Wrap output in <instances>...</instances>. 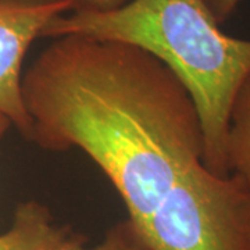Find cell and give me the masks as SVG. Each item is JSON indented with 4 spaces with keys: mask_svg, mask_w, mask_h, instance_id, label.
<instances>
[{
    "mask_svg": "<svg viewBox=\"0 0 250 250\" xmlns=\"http://www.w3.org/2000/svg\"><path fill=\"white\" fill-rule=\"evenodd\" d=\"M31 142L80 149L139 223L179 177L203 163L189 92L170 68L134 45L70 34L53 38L22 74Z\"/></svg>",
    "mask_w": 250,
    "mask_h": 250,
    "instance_id": "6da1fadb",
    "label": "cell"
},
{
    "mask_svg": "<svg viewBox=\"0 0 250 250\" xmlns=\"http://www.w3.org/2000/svg\"><path fill=\"white\" fill-rule=\"evenodd\" d=\"M78 34L120 41L150 53L189 92L203 135V164L228 175L227 129L232 99L250 71V41L227 35L205 0H129L104 13L54 17L42 38Z\"/></svg>",
    "mask_w": 250,
    "mask_h": 250,
    "instance_id": "7a4b0ae2",
    "label": "cell"
},
{
    "mask_svg": "<svg viewBox=\"0 0 250 250\" xmlns=\"http://www.w3.org/2000/svg\"><path fill=\"white\" fill-rule=\"evenodd\" d=\"M134 224L152 250H250V185L199 163Z\"/></svg>",
    "mask_w": 250,
    "mask_h": 250,
    "instance_id": "3957f363",
    "label": "cell"
},
{
    "mask_svg": "<svg viewBox=\"0 0 250 250\" xmlns=\"http://www.w3.org/2000/svg\"><path fill=\"white\" fill-rule=\"evenodd\" d=\"M68 0H0V113L29 139L31 120L22 95V62L46 25L71 11Z\"/></svg>",
    "mask_w": 250,
    "mask_h": 250,
    "instance_id": "277c9868",
    "label": "cell"
},
{
    "mask_svg": "<svg viewBox=\"0 0 250 250\" xmlns=\"http://www.w3.org/2000/svg\"><path fill=\"white\" fill-rule=\"evenodd\" d=\"M82 238L68 225H59L45 205L20 203L6 232L0 233V250H59Z\"/></svg>",
    "mask_w": 250,
    "mask_h": 250,
    "instance_id": "5b68a950",
    "label": "cell"
},
{
    "mask_svg": "<svg viewBox=\"0 0 250 250\" xmlns=\"http://www.w3.org/2000/svg\"><path fill=\"white\" fill-rule=\"evenodd\" d=\"M225 152L229 174L239 175L250 185V71L231 103Z\"/></svg>",
    "mask_w": 250,
    "mask_h": 250,
    "instance_id": "8992f818",
    "label": "cell"
},
{
    "mask_svg": "<svg viewBox=\"0 0 250 250\" xmlns=\"http://www.w3.org/2000/svg\"><path fill=\"white\" fill-rule=\"evenodd\" d=\"M59 250H152L142 233L129 218L113 225L98 245L86 248L85 238L68 243Z\"/></svg>",
    "mask_w": 250,
    "mask_h": 250,
    "instance_id": "52a82bcc",
    "label": "cell"
},
{
    "mask_svg": "<svg viewBox=\"0 0 250 250\" xmlns=\"http://www.w3.org/2000/svg\"><path fill=\"white\" fill-rule=\"evenodd\" d=\"M71 3V11H89V13H104L116 10L129 0H68Z\"/></svg>",
    "mask_w": 250,
    "mask_h": 250,
    "instance_id": "ba28073f",
    "label": "cell"
},
{
    "mask_svg": "<svg viewBox=\"0 0 250 250\" xmlns=\"http://www.w3.org/2000/svg\"><path fill=\"white\" fill-rule=\"evenodd\" d=\"M205 1L220 25L231 18V16L242 3V0H205Z\"/></svg>",
    "mask_w": 250,
    "mask_h": 250,
    "instance_id": "9c48e42d",
    "label": "cell"
},
{
    "mask_svg": "<svg viewBox=\"0 0 250 250\" xmlns=\"http://www.w3.org/2000/svg\"><path fill=\"white\" fill-rule=\"evenodd\" d=\"M10 126H11V123H10L9 118L0 113V139H1V138L4 136V134L9 131Z\"/></svg>",
    "mask_w": 250,
    "mask_h": 250,
    "instance_id": "30bf717a",
    "label": "cell"
}]
</instances>
